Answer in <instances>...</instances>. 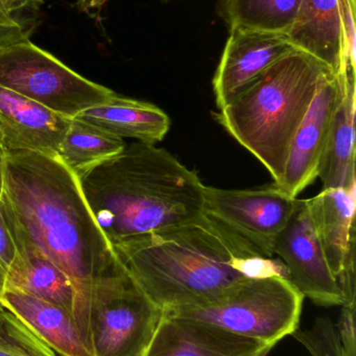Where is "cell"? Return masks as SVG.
Wrapping results in <instances>:
<instances>
[{
  "mask_svg": "<svg viewBox=\"0 0 356 356\" xmlns=\"http://www.w3.org/2000/svg\"><path fill=\"white\" fill-rule=\"evenodd\" d=\"M0 194H1V175H0Z\"/></svg>",
  "mask_w": 356,
  "mask_h": 356,
  "instance_id": "cell-30",
  "label": "cell"
},
{
  "mask_svg": "<svg viewBox=\"0 0 356 356\" xmlns=\"http://www.w3.org/2000/svg\"><path fill=\"white\" fill-rule=\"evenodd\" d=\"M332 73L293 50L215 115V120L269 171L278 184L293 139L323 75Z\"/></svg>",
  "mask_w": 356,
  "mask_h": 356,
  "instance_id": "cell-4",
  "label": "cell"
},
{
  "mask_svg": "<svg viewBox=\"0 0 356 356\" xmlns=\"http://www.w3.org/2000/svg\"><path fill=\"white\" fill-rule=\"evenodd\" d=\"M302 0H227L230 26L286 35Z\"/></svg>",
  "mask_w": 356,
  "mask_h": 356,
  "instance_id": "cell-21",
  "label": "cell"
},
{
  "mask_svg": "<svg viewBox=\"0 0 356 356\" xmlns=\"http://www.w3.org/2000/svg\"><path fill=\"white\" fill-rule=\"evenodd\" d=\"M318 178L326 188H355V75L345 74Z\"/></svg>",
  "mask_w": 356,
  "mask_h": 356,
  "instance_id": "cell-18",
  "label": "cell"
},
{
  "mask_svg": "<svg viewBox=\"0 0 356 356\" xmlns=\"http://www.w3.org/2000/svg\"><path fill=\"white\" fill-rule=\"evenodd\" d=\"M344 35L345 68L348 74L355 75V0H338Z\"/></svg>",
  "mask_w": 356,
  "mask_h": 356,
  "instance_id": "cell-24",
  "label": "cell"
},
{
  "mask_svg": "<svg viewBox=\"0 0 356 356\" xmlns=\"http://www.w3.org/2000/svg\"><path fill=\"white\" fill-rule=\"evenodd\" d=\"M107 1L109 0H79V4L85 10H89V8H102Z\"/></svg>",
  "mask_w": 356,
  "mask_h": 356,
  "instance_id": "cell-28",
  "label": "cell"
},
{
  "mask_svg": "<svg viewBox=\"0 0 356 356\" xmlns=\"http://www.w3.org/2000/svg\"><path fill=\"white\" fill-rule=\"evenodd\" d=\"M230 27L229 38L213 77V91L219 110L272 65L295 50L282 33Z\"/></svg>",
  "mask_w": 356,
  "mask_h": 356,
  "instance_id": "cell-11",
  "label": "cell"
},
{
  "mask_svg": "<svg viewBox=\"0 0 356 356\" xmlns=\"http://www.w3.org/2000/svg\"><path fill=\"white\" fill-rule=\"evenodd\" d=\"M17 257V248L0 204V264L8 270Z\"/></svg>",
  "mask_w": 356,
  "mask_h": 356,
  "instance_id": "cell-26",
  "label": "cell"
},
{
  "mask_svg": "<svg viewBox=\"0 0 356 356\" xmlns=\"http://www.w3.org/2000/svg\"><path fill=\"white\" fill-rule=\"evenodd\" d=\"M0 175V204L16 248L38 251L68 276L73 319L92 353V286L115 252L84 198L79 178L59 159L17 147L1 134Z\"/></svg>",
  "mask_w": 356,
  "mask_h": 356,
  "instance_id": "cell-1",
  "label": "cell"
},
{
  "mask_svg": "<svg viewBox=\"0 0 356 356\" xmlns=\"http://www.w3.org/2000/svg\"><path fill=\"white\" fill-rule=\"evenodd\" d=\"M0 301L20 317L54 353L62 356H94L70 312L16 291H4Z\"/></svg>",
  "mask_w": 356,
  "mask_h": 356,
  "instance_id": "cell-17",
  "label": "cell"
},
{
  "mask_svg": "<svg viewBox=\"0 0 356 356\" xmlns=\"http://www.w3.org/2000/svg\"><path fill=\"white\" fill-rule=\"evenodd\" d=\"M281 259L288 280L304 296L320 307H342L344 294L320 244L307 199L296 207L274 247Z\"/></svg>",
  "mask_w": 356,
  "mask_h": 356,
  "instance_id": "cell-9",
  "label": "cell"
},
{
  "mask_svg": "<svg viewBox=\"0 0 356 356\" xmlns=\"http://www.w3.org/2000/svg\"><path fill=\"white\" fill-rule=\"evenodd\" d=\"M6 290L35 297L72 314L75 292L68 276L33 249L17 248L16 259L6 272Z\"/></svg>",
  "mask_w": 356,
  "mask_h": 356,
  "instance_id": "cell-19",
  "label": "cell"
},
{
  "mask_svg": "<svg viewBox=\"0 0 356 356\" xmlns=\"http://www.w3.org/2000/svg\"><path fill=\"white\" fill-rule=\"evenodd\" d=\"M71 119L0 87V134L17 147L58 159Z\"/></svg>",
  "mask_w": 356,
  "mask_h": 356,
  "instance_id": "cell-13",
  "label": "cell"
},
{
  "mask_svg": "<svg viewBox=\"0 0 356 356\" xmlns=\"http://www.w3.org/2000/svg\"><path fill=\"white\" fill-rule=\"evenodd\" d=\"M272 349L211 324L163 313L141 356H267Z\"/></svg>",
  "mask_w": 356,
  "mask_h": 356,
  "instance_id": "cell-12",
  "label": "cell"
},
{
  "mask_svg": "<svg viewBox=\"0 0 356 356\" xmlns=\"http://www.w3.org/2000/svg\"><path fill=\"white\" fill-rule=\"evenodd\" d=\"M125 140L109 135L92 125L71 119L59 148L58 159L77 177L125 149Z\"/></svg>",
  "mask_w": 356,
  "mask_h": 356,
  "instance_id": "cell-20",
  "label": "cell"
},
{
  "mask_svg": "<svg viewBox=\"0 0 356 356\" xmlns=\"http://www.w3.org/2000/svg\"><path fill=\"white\" fill-rule=\"evenodd\" d=\"M0 356H56L20 317L0 301Z\"/></svg>",
  "mask_w": 356,
  "mask_h": 356,
  "instance_id": "cell-23",
  "label": "cell"
},
{
  "mask_svg": "<svg viewBox=\"0 0 356 356\" xmlns=\"http://www.w3.org/2000/svg\"><path fill=\"white\" fill-rule=\"evenodd\" d=\"M304 299L282 276L245 278L208 301L163 313L199 320L273 348L298 330Z\"/></svg>",
  "mask_w": 356,
  "mask_h": 356,
  "instance_id": "cell-5",
  "label": "cell"
},
{
  "mask_svg": "<svg viewBox=\"0 0 356 356\" xmlns=\"http://www.w3.org/2000/svg\"><path fill=\"white\" fill-rule=\"evenodd\" d=\"M345 74L346 72L323 75L311 106L295 134L284 175L276 184L291 198H298L319 175L332 121L342 97Z\"/></svg>",
  "mask_w": 356,
  "mask_h": 356,
  "instance_id": "cell-10",
  "label": "cell"
},
{
  "mask_svg": "<svg viewBox=\"0 0 356 356\" xmlns=\"http://www.w3.org/2000/svg\"><path fill=\"white\" fill-rule=\"evenodd\" d=\"M25 38L29 35L14 13L0 8V48Z\"/></svg>",
  "mask_w": 356,
  "mask_h": 356,
  "instance_id": "cell-25",
  "label": "cell"
},
{
  "mask_svg": "<svg viewBox=\"0 0 356 356\" xmlns=\"http://www.w3.org/2000/svg\"><path fill=\"white\" fill-rule=\"evenodd\" d=\"M307 201L324 254L339 280L355 244V188H326Z\"/></svg>",
  "mask_w": 356,
  "mask_h": 356,
  "instance_id": "cell-16",
  "label": "cell"
},
{
  "mask_svg": "<svg viewBox=\"0 0 356 356\" xmlns=\"http://www.w3.org/2000/svg\"><path fill=\"white\" fill-rule=\"evenodd\" d=\"M112 248L162 312L200 305L249 278V259L240 257L204 216Z\"/></svg>",
  "mask_w": 356,
  "mask_h": 356,
  "instance_id": "cell-3",
  "label": "cell"
},
{
  "mask_svg": "<svg viewBox=\"0 0 356 356\" xmlns=\"http://www.w3.org/2000/svg\"><path fill=\"white\" fill-rule=\"evenodd\" d=\"M339 322L318 317L311 327L295 330L292 336L311 356H356L355 311L342 307Z\"/></svg>",
  "mask_w": 356,
  "mask_h": 356,
  "instance_id": "cell-22",
  "label": "cell"
},
{
  "mask_svg": "<svg viewBox=\"0 0 356 356\" xmlns=\"http://www.w3.org/2000/svg\"><path fill=\"white\" fill-rule=\"evenodd\" d=\"M286 37L295 50L311 56L332 74L346 72L338 0H302Z\"/></svg>",
  "mask_w": 356,
  "mask_h": 356,
  "instance_id": "cell-14",
  "label": "cell"
},
{
  "mask_svg": "<svg viewBox=\"0 0 356 356\" xmlns=\"http://www.w3.org/2000/svg\"><path fill=\"white\" fill-rule=\"evenodd\" d=\"M77 178L111 246L203 217L206 186L155 144H130Z\"/></svg>",
  "mask_w": 356,
  "mask_h": 356,
  "instance_id": "cell-2",
  "label": "cell"
},
{
  "mask_svg": "<svg viewBox=\"0 0 356 356\" xmlns=\"http://www.w3.org/2000/svg\"><path fill=\"white\" fill-rule=\"evenodd\" d=\"M73 119L114 137L148 144L162 141L171 127V119L158 106L116 93L108 102L91 106Z\"/></svg>",
  "mask_w": 356,
  "mask_h": 356,
  "instance_id": "cell-15",
  "label": "cell"
},
{
  "mask_svg": "<svg viewBox=\"0 0 356 356\" xmlns=\"http://www.w3.org/2000/svg\"><path fill=\"white\" fill-rule=\"evenodd\" d=\"M297 199L274 182L245 190L205 188L203 216L244 259H273L280 232L290 220Z\"/></svg>",
  "mask_w": 356,
  "mask_h": 356,
  "instance_id": "cell-8",
  "label": "cell"
},
{
  "mask_svg": "<svg viewBox=\"0 0 356 356\" xmlns=\"http://www.w3.org/2000/svg\"><path fill=\"white\" fill-rule=\"evenodd\" d=\"M35 1L36 0H0V8L15 13L31 3H35Z\"/></svg>",
  "mask_w": 356,
  "mask_h": 356,
  "instance_id": "cell-27",
  "label": "cell"
},
{
  "mask_svg": "<svg viewBox=\"0 0 356 356\" xmlns=\"http://www.w3.org/2000/svg\"><path fill=\"white\" fill-rule=\"evenodd\" d=\"M162 315L115 254L92 286V353L94 356H141Z\"/></svg>",
  "mask_w": 356,
  "mask_h": 356,
  "instance_id": "cell-6",
  "label": "cell"
},
{
  "mask_svg": "<svg viewBox=\"0 0 356 356\" xmlns=\"http://www.w3.org/2000/svg\"><path fill=\"white\" fill-rule=\"evenodd\" d=\"M6 271L3 267H2L1 264H0V296L3 294L4 291H6Z\"/></svg>",
  "mask_w": 356,
  "mask_h": 356,
  "instance_id": "cell-29",
  "label": "cell"
},
{
  "mask_svg": "<svg viewBox=\"0 0 356 356\" xmlns=\"http://www.w3.org/2000/svg\"><path fill=\"white\" fill-rule=\"evenodd\" d=\"M0 87L70 119L115 94L82 76L29 38L0 48Z\"/></svg>",
  "mask_w": 356,
  "mask_h": 356,
  "instance_id": "cell-7",
  "label": "cell"
}]
</instances>
